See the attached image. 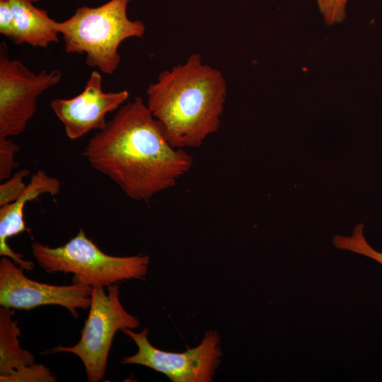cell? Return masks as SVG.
Segmentation results:
<instances>
[{
	"instance_id": "1",
	"label": "cell",
	"mask_w": 382,
	"mask_h": 382,
	"mask_svg": "<svg viewBox=\"0 0 382 382\" xmlns=\"http://www.w3.org/2000/svg\"><path fill=\"white\" fill-rule=\"evenodd\" d=\"M83 156L127 197L146 202L175 186L193 164L192 155L170 144L139 96L123 104L89 139Z\"/></svg>"
},
{
	"instance_id": "2",
	"label": "cell",
	"mask_w": 382,
	"mask_h": 382,
	"mask_svg": "<svg viewBox=\"0 0 382 382\" xmlns=\"http://www.w3.org/2000/svg\"><path fill=\"white\" fill-rule=\"evenodd\" d=\"M226 94L222 73L194 53L149 84L146 105L171 146L197 148L219 129Z\"/></svg>"
},
{
	"instance_id": "3",
	"label": "cell",
	"mask_w": 382,
	"mask_h": 382,
	"mask_svg": "<svg viewBox=\"0 0 382 382\" xmlns=\"http://www.w3.org/2000/svg\"><path fill=\"white\" fill-rule=\"evenodd\" d=\"M131 0H109L103 4L76 8L68 19L59 22L64 51L86 55L88 66L112 74L121 59L118 50L123 41L144 36L146 27L131 20L127 6Z\"/></svg>"
},
{
	"instance_id": "4",
	"label": "cell",
	"mask_w": 382,
	"mask_h": 382,
	"mask_svg": "<svg viewBox=\"0 0 382 382\" xmlns=\"http://www.w3.org/2000/svg\"><path fill=\"white\" fill-rule=\"evenodd\" d=\"M33 255L47 273L73 274L72 283L108 287L129 279H144L149 265L146 255L113 256L103 253L81 228L64 245L31 244Z\"/></svg>"
},
{
	"instance_id": "5",
	"label": "cell",
	"mask_w": 382,
	"mask_h": 382,
	"mask_svg": "<svg viewBox=\"0 0 382 382\" xmlns=\"http://www.w3.org/2000/svg\"><path fill=\"white\" fill-rule=\"evenodd\" d=\"M93 286L89 313L79 342L71 347L59 345L52 352H68L83 362L89 382L101 381L105 376L108 354L117 330L134 329L139 325L137 317L129 314L120 300L117 284L107 287Z\"/></svg>"
},
{
	"instance_id": "6",
	"label": "cell",
	"mask_w": 382,
	"mask_h": 382,
	"mask_svg": "<svg viewBox=\"0 0 382 382\" xmlns=\"http://www.w3.org/2000/svg\"><path fill=\"white\" fill-rule=\"evenodd\" d=\"M59 69L36 74L12 59L5 42L0 45V137L21 134L37 110L38 98L62 80Z\"/></svg>"
},
{
	"instance_id": "7",
	"label": "cell",
	"mask_w": 382,
	"mask_h": 382,
	"mask_svg": "<svg viewBox=\"0 0 382 382\" xmlns=\"http://www.w3.org/2000/svg\"><path fill=\"white\" fill-rule=\"evenodd\" d=\"M137 345V352L122 359V364H138L162 373L173 382H209L223 355L220 335L213 330L206 332L196 347L181 353L166 352L153 346L148 340L149 328L139 332L121 330Z\"/></svg>"
},
{
	"instance_id": "8",
	"label": "cell",
	"mask_w": 382,
	"mask_h": 382,
	"mask_svg": "<svg viewBox=\"0 0 382 382\" xmlns=\"http://www.w3.org/2000/svg\"><path fill=\"white\" fill-rule=\"evenodd\" d=\"M92 286L73 283L57 286L28 278L23 269L11 258L0 260V305L12 309L30 310L47 305L66 308L74 318L78 309H88L91 302Z\"/></svg>"
},
{
	"instance_id": "9",
	"label": "cell",
	"mask_w": 382,
	"mask_h": 382,
	"mask_svg": "<svg viewBox=\"0 0 382 382\" xmlns=\"http://www.w3.org/2000/svg\"><path fill=\"white\" fill-rule=\"evenodd\" d=\"M100 71L91 72L81 92L71 98H54L50 108L64 126L66 137L76 140L93 130H101L106 116L129 98L127 90L105 92Z\"/></svg>"
},
{
	"instance_id": "10",
	"label": "cell",
	"mask_w": 382,
	"mask_h": 382,
	"mask_svg": "<svg viewBox=\"0 0 382 382\" xmlns=\"http://www.w3.org/2000/svg\"><path fill=\"white\" fill-rule=\"evenodd\" d=\"M14 309L0 308V381L54 382L55 376L20 346L21 329L13 320Z\"/></svg>"
},
{
	"instance_id": "11",
	"label": "cell",
	"mask_w": 382,
	"mask_h": 382,
	"mask_svg": "<svg viewBox=\"0 0 382 382\" xmlns=\"http://www.w3.org/2000/svg\"><path fill=\"white\" fill-rule=\"evenodd\" d=\"M60 181L39 170L31 176L23 194L14 202L0 207V255L11 258L16 265L31 271L34 263L24 259L22 254L15 252L7 243V240L23 232L29 231L24 221L23 209L28 202L36 199L43 194L55 195L60 191Z\"/></svg>"
},
{
	"instance_id": "12",
	"label": "cell",
	"mask_w": 382,
	"mask_h": 382,
	"mask_svg": "<svg viewBox=\"0 0 382 382\" xmlns=\"http://www.w3.org/2000/svg\"><path fill=\"white\" fill-rule=\"evenodd\" d=\"M16 31V45L45 48L59 41V22L28 0H9Z\"/></svg>"
},
{
	"instance_id": "13",
	"label": "cell",
	"mask_w": 382,
	"mask_h": 382,
	"mask_svg": "<svg viewBox=\"0 0 382 382\" xmlns=\"http://www.w3.org/2000/svg\"><path fill=\"white\" fill-rule=\"evenodd\" d=\"M364 224H360L354 228L351 236L337 235L333 238V244L341 250H349L369 257L382 265V253L374 249L364 236Z\"/></svg>"
},
{
	"instance_id": "14",
	"label": "cell",
	"mask_w": 382,
	"mask_h": 382,
	"mask_svg": "<svg viewBox=\"0 0 382 382\" xmlns=\"http://www.w3.org/2000/svg\"><path fill=\"white\" fill-rule=\"evenodd\" d=\"M29 173L28 169H21L0 185V207L12 203L23 194L27 187L23 178Z\"/></svg>"
},
{
	"instance_id": "15",
	"label": "cell",
	"mask_w": 382,
	"mask_h": 382,
	"mask_svg": "<svg viewBox=\"0 0 382 382\" xmlns=\"http://www.w3.org/2000/svg\"><path fill=\"white\" fill-rule=\"evenodd\" d=\"M20 148L11 139L0 137V180H5L12 175L18 167L15 157Z\"/></svg>"
},
{
	"instance_id": "16",
	"label": "cell",
	"mask_w": 382,
	"mask_h": 382,
	"mask_svg": "<svg viewBox=\"0 0 382 382\" xmlns=\"http://www.w3.org/2000/svg\"><path fill=\"white\" fill-rule=\"evenodd\" d=\"M347 0H317L318 8L326 25L343 21L346 17Z\"/></svg>"
},
{
	"instance_id": "17",
	"label": "cell",
	"mask_w": 382,
	"mask_h": 382,
	"mask_svg": "<svg viewBox=\"0 0 382 382\" xmlns=\"http://www.w3.org/2000/svg\"><path fill=\"white\" fill-rule=\"evenodd\" d=\"M0 33L16 44L17 31L9 0H0Z\"/></svg>"
},
{
	"instance_id": "18",
	"label": "cell",
	"mask_w": 382,
	"mask_h": 382,
	"mask_svg": "<svg viewBox=\"0 0 382 382\" xmlns=\"http://www.w3.org/2000/svg\"><path fill=\"white\" fill-rule=\"evenodd\" d=\"M28 1H31L32 3L34 4V3L37 2L39 0H28Z\"/></svg>"
}]
</instances>
